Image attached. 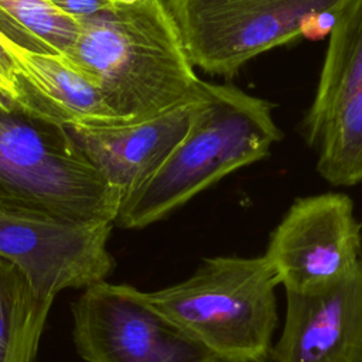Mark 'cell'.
<instances>
[{"instance_id": "obj_1", "label": "cell", "mask_w": 362, "mask_h": 362, "mask_svg": "<svg viewBox=\"0 0 362 362\" xmlns=\"http://www.w3.org/2000/svg\"><path fill=\"white\" fill-rule=\"evenodd\" d=\"M78 21V37L62 58L98 88L120 127L156 119L201 95L204 81L164 0L116 4Z\"/></svg>"}, {"instance_id": "obj_2", "label": "cell", "mask_w": 362, "mask_h": 362, "mask_svg": "<svg viewBox=\"0 0 362 362\" xmlns=\"http://www.w3.org/2000/svg\"><path fill=\"white\" fill-rule=\"evenodd\" d=\"M280 137L269 100L204 81L187 134L143 184L123 197L115 223L134 229L163 219L228 174L264 158Z\"/></svg>"}, {"instance_id": "obj_3", "label": "cell", "mask_w": 362, "mask_h": 362, "mask_svg": "<svg viewBox=\"0 0 362 362\" xmlns=\"http://www.w3.org/2000/svg\"><path fill=\"white\" fill-rule=\"evenodd\" d=\"M122 192L66 127L0 93V214L59 223H115Z\"/></svg>"}, {"instance_id": "obj_4", "label": "cell", "mask_w": 362, "mask_h": 362, "mask_svg": "<svg viewBox=\"0 0 362 362\" xmlns=\"http://www.w3.org/2000/svg\"><path fill=\"white\" fill-rule=\"evenodd\" d=\"M277 284L264 256H216L188 279L146 296L221 362H249L273 348Z\"/></svg>"}, {"instance_id": "obj_5", "label": "cell", "mask_w": 362, "mask_h": 362, "mask_svg": "<svg viewBox=\"0 0 362 362\" xmlns=\"http://www.w3.org/2000/svg\"><path fill=\"white\" fill-rule=\"evenodd\" d=\"M346 0H164L185 54L201 71L233 76L252 58L300 35L314 11Z\"/></svg>"}, {"instance_id": "obj_6", "label": "cell", "mask_w": 362, "mask_h": 362, "mask_svg": "<svg viewBox=\"0 0 362 362\" xmlns=\"http://www.w3.org/2000/svg\"><path fill=\"white\" fill-rule=\"evenodd\" d=\"M72 314L74 339L88 362H221L127 284L86 287Z\"/></svg>"}, {"instance_id": "obj_7", "label": "cell", "mask_w": 362, "mask_h": 362, "mask_svg": "<svg viewBox=\"0 0 362 362\" xmlns=\"http://www.w3.org/2000/svg\"><path fill=\"white\" fill-rule=\"evenodd\" d=\"M304 134L325 181L362 182V0H346L338 11Z\"/></svg>"}, {"instance_id": "obj_8", "label": "cell", "mask_w": 362, "mask_h": 362, "mask_svg": "<svg viewBox=\"0 0 362 362\" xmlns=\"http://www.w3.org/2000/svg\"><path fill=\"white\" fill-rule=\"evenodd\" d=\"M263 256L286 291H318L348 277L362 260V226L352 199L342 192L296 199Z\"/></svg>"}, {"instance_id": "obj_9", "label": "cell", "mask_w": 362, "mask_h": 362, "mask_svg": "<svg viewBox=\"0 0 362 362\" xmlns=\"http://www.w3.org/2000/svg\"><path fill=\"white\" fill-rule=\"evenodd\" d=\"M112 226L0 214V256L23 272L40 300L52 304L65 288H86L105 281L113 267L106 246Z\"/></svg>"}, {"instance_id": "obj_10", "label": "cell", "mask_w": 362, "mask_h": 362, "mask_svg": "<svg viewBox=\"0 0 362 362\" xmlns=\"http://www.w3.org/2000/svg\"><path fill=\"white\" fill-rule=\"evenodd\" d=\"M277 362H362V260L348 277L310 293L286 291Z\"/></svg>"}, {"instance_id": "obj_11", "label": "cell", "mask_w": 362, "mask_h": 362, "mask_svg": "<svg viewBox=\"0 0 362 362\" xmlns=\"http://www.w3.org/2000/svg\"><path fill=\"white\" fill-rule=\"evenodd\" d=\"M201 96L202 92L192 102L133 126L65 127L85 157L122 192L123 199L143 184L184 139Z\"/></svg>"}, {"instance_id": "obj_12", "label": "cell", "mask_w": 362, "mask_h": 362, "mask_svg": "<svg viewBox=\"0 0 362 362\" xmlns=\"http://www.w3.org/2000/svg\"><path fill=\"white\" fill-rule=\"evenodd\" d=\"M0 44L14 61V100L23 107L61 126L120 127L98 88L62 57L25 51L1 35Z\"/></svg>"}, {"instance_id": "obj_13", "label": "cell", "mask_w": 362, "mask_h": 362, "mask_svg": "<svg viewBox=\"0 0 362 362\" xmlns=\"http://www.w3.org/2000/svg\"><path fill=\"white\" fill-rule=\"evenodd\" d=\"M51 305L35 296L13 262L0 256V362H34Z\"/></svg>"}, {"instance_id": "obj_14", "label": "cell", "mask_w": 362, "mask_h": 362, "mask_svg": "<svg viewBox=\"0 0 362 362\" xmlns=\"http://www.w3.org/2000/svg\"><path fill=\"white\" fill-rule=\"evenodd\" d=\"M79 33V21L48 0H0V35L35 54L64 57Z\"/></svg>"}, {"instance_id": "obj_15", "label": "cell", "mask_w": 362, "mask_h": 362, "mask_svg": "<svg viewBox=\"0 0 362 362\" xmlns=\"http://www.w3.org/2000/svg\"><path fill=\"white\" fill-rule=\"evenodd\" d=\"M339 10H322L308 14L300 24V35L310 41L324 40L331 34Z\"/></svg>"}, {"instance_id": "obj_16", "label": "cell", "mask_w": 362, "mask_h": 362, "mask_svg": "<svg viewBox=\"0 0 362 362\" xmlns=\"http://www.w3.org/2000/svg\"><path fill=\"white\" fill-rule=\"evenodd\" d=\"M48 1L54 7H57L59 11L76 20L112 8L117 4L116 0H48Z\"/></svg>"}, {"instance_id": "obj_17", "label": "cell", "mask_w": 362, "mask_h": 362, "mask_svg": "<svg viewBox=\"0 0 362 362\" xmlns=\"http://www.w3.org/2000/svg\"><path fill=\"white\" fill-rule=\"evenodd\" d=\"M0 93L16 98V65L11 55L0 44Z\"/></svg>"}, {"instance_id": "obj_18", "label": "cell", "mask_w": 362, "mask_h": 362, "mask_svg": "<svg viewBox=\"0 0 362 362\" xmlns=\"http://www.w3.org/2000/svg\"><path fill=\"white\" fill-rule=\"evenodd\" d=\"M137 1H140V0H116L117 4H124V6H130V4H134Z\"/></svg>"}]
</instances>
